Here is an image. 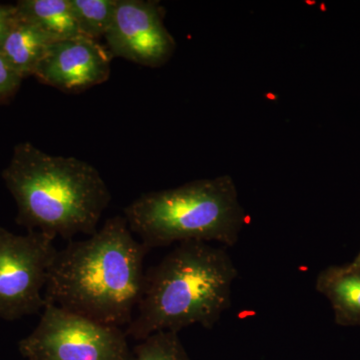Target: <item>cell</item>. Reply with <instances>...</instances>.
<instances>
[{"label": "cell", "instance_id": "cell-1", "mask_svg": "<svg viewBox=\"0 0 360 360\" xmlns=\"http://www.w3.org/2000/svg\"><path fill=\"white\" fill-rule=\"evenodd\" d=\"M149 251L123 215L111 217L96 233L58 251L45 302L106 326H129L141 300Z\"/></svg>", "mask_w": 360, "mask_h": 360}, {"label": "cell", "instance_id": "cell-2", "mask_svg": "<svg viewBox=\"0 0 360 360\" xmlns=\"http://www.w3.org/2000/svg\"><path fill=\"white\" fill-rule=\"evenodd\" d=\"M238 269L224 246L176 245L146 271L136 314L125 333L136 341L160 331L214 328L231 305Z\"/></svg>", "mask_w": 360, "mask_h": 360}, {"label": "cell", "instance_id": "cell-3", "mask_svg": "<svg viewBox=\"0 0 360 360\" xmlns=\"http://www.w3.org/2000/svg\"><path fill=\"white\" fill-rule=\"evenodd\" d=\"M2 176L18 205V224L54 239L96 233L111 201L105 181L90 163L49 155L30 142L14 148Z\"/></svg>", "mask_w": 360, "mask_h": 360}, {"label": "cell", "instance_id": "cell-4", "mask_svg": "<svg viewBox=\"0 0 360 360\" xmlns=\"http://www.w3.org/2000/svg\"><path fill=\"white\" fill-rule=\"evenodd\" d=\"M123 213L130 231L149 250L191 241L234 246L246 224L229 175L142 194Z\"/></svg>", "mask_w": 360, "mask_h": 360}, {"label": "cell", "instance_id": "cell-5", "mask_svg": "<svg viewBox=\"0 0 360 360\" xmlns=\"http://www.w3.org/2000/svg\"><path fill=\"white\" fill-rule=\"evenodd\" d=\"M18 349L26 360H132L122 328L53 304H45L39 324Z\"/></svg>", "mask_w": 360, "mask_h": 360}, {"label": "cell", "instance_id": "cell-6", "mask_svg": "<svg viewBox=\"0 0 360 360\" xmlns=\"http://www.w3.org/2000/svg\"><path fill=\"white\" fill-rule=\"evenodd\" d=\"M54 239L39 231L14 234L0 227V319L13 321L39 314L58 253Z\"/></svg>", "mask_w": 360, "mask_h": 360}, {"label": "cell", "instance_id": "cell-7", "mask_svg": "<svg viewBox=\"0 0 360 360\" xmlns=\"http://www.w3.org/2000/svg\"><path fill=\"white\" fill-rule=\"evenodd\" d=\"M165 15L158 1L117 0L112 22L104 37L112 58L151 68L167 63L176 42L165 25Z\"/></svg>", "mask_w": 360, "mask_h": 360}, {"label": "cell", "instance_id": "cell-8", "mask_svg": "<svg viewBox=\"0 0 360 360\" xmlns=\"http://www.w3.org/2000/svg\"><path fill=\"white\" fill-rule=\"evenodd\" d=\"M112 58L98 40L84 37L56 40L33 77L65 94H80L108 82Z\"/></svg>", "mask_w": 360, "mask_h": 360}, {"label": "cell", "instance_id": "cell-9", "mask_svg": "<svg viewBox=\"0 0 360 360\" xmlns=\"http://www.w3.org/2000/svg\"><path fill=\"white\" fill-rule=\"evenodd\" d=\"M315 288L330 302L338 326H360V269L326 267L317 276Z\"/></svg>", "mask_w": 360, "mask_h": 360}, {"label": "cell", "instance_id": "cell-10", "mask_svg": "<svg viewBox=\"0 0 360 360\" xmlns=\"http://www.w3.org/2000/svg\"><path fill=\"white\" fill-rule=\"evenodd\" d=\"M53 41L56 40L51 35L32 21L25 20L18 11V18L0 49V54L23 79L34 75L37 66Z\"/></svg>", "mask_w": 360, "mask_h": 360}, {"label": "cell", "instance_id": "cell-11", "mask_svg": "<svg viewBox=\"0 0 360 360\" xmlns=\"http://www.w3.org/2000/svg\"><path fill=\"white\" fill-rule=\"evenodd\" d=\"M15 6L22 18L39 26L54 40L82 37L70 0H22Z\"/></svg>", "mask_w": 360, "mask_h": 360}, {"label": "cell", "instance_id": "cell-12", "mask_svg": "<svg viewBox=\"0 0 360 360\" xmlns=\"http://www.w3.org/2000/svg\"><path fill=\"white\" fill-rule=\"evenodd\" d=\"M73 16L82 37H105L115 16L117 0H70Z\"/></svg>", "mask_w": 360, "mask_h": 360}, {"label": "cell", "instance_id": "cell-13", "mask_svg": "<svg viewBox=\"0 0 360 360\" xmlns=\"http://www.w3.org/2000/svg\"><path fill=\"white\" fill-rule=\"evenodd\" d=\"M132 360H191L179 333L160 331L139 341L132 349Z\"/></svg>", "mask_w": 360, "mask_h": 360}, {"label": "cell", "instance_id": "cell-14", "mask_svg": "<svg viewBox=\"0 0 360 360\" xmlns=\"http://www.w3.org/2000/svg\"><path fill=\"white\" fill-rule=\"evenodd\" d=\"M22 78L0 54V101H6L15 94Z\"/></svg>", "mask_w": 360, "mask_h": 360}, {"label": "cell", "instance_id": "cell-15", "mask_svg": "<svg viewBox=\"0 0 360 360\" xmlns=\"http://www.w3.org/2000/svg\"><path fill=\"white\" fill-rule=\"evenodd\" d=\"M18 18L16 6H2L0 4V49L6 40L9 30L13 27Z\"/></svg>", "mask_w": 360, "mask_h": 360}, {"label": "cell", "instance_id": "cell-16", "mask_svg": "<svg viewBox=\"0 0 360 360\" xmlns=\"http://www.w3.org/2000/svg\"><path fill=\"white\" fill-rule=\"evenodd\" d=\"M349 269H360V251L356 257L350 264H347Z\"/></svg>", "mask_w": 360, "mask_h": 360}]
</instances>
